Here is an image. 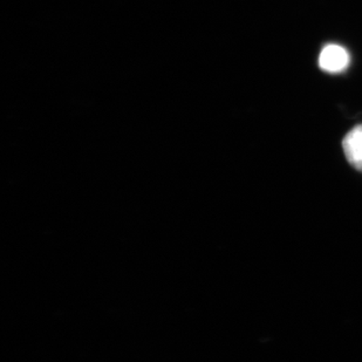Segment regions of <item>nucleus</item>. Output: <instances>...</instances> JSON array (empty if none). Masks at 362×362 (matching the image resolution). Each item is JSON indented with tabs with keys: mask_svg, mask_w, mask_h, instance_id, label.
I'll return each instance as SVG.
<instances>
[{
	"mask_svg": "<svg viewBox=\"0 0 362 362\" xmlns=\"http://www.w3.org/2000/svg\"><path fill=\"white\" fill-rule=\"evenodd\" d=\"M349 53L345 47L340 45H327L322 48L320 57H319V67L325 72L341 73L349 67Z\"/></svg>",
	"mask_w": 362,
	"mask_h": 362,
	"instance_id": "obj_1",
	"label": "nucleus"
},
{
	"mask_svg": "<svg viewBox=\"0 0 362 362\" xmlns=\"http://www.w3.org/2000/svg\"><path fill=\"white\" fill-rule=\"evenodd\" d=\"M346 158L356 170L362 171V124L356 126L342 141Z\"/></svg>",
	"mask_w": 362,
	"mask_h": 362,
	"instance_id": "obj_2",
	"label": "nucleus"
}]
</instances>
